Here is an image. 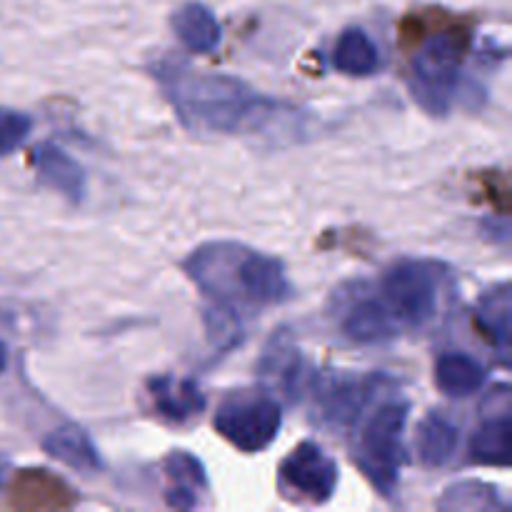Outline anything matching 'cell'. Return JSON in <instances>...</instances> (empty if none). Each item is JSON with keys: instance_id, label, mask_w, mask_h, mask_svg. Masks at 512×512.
<instances>
[{"instance_id": "cell-3", "label": "cell", "mask_w": 512, "mask_h": 512, "mask_svg": "<svg viewBox=\"0 0 512 512\" xmlns=\"http://www.w3.org/2000/svg\"><path fill=\"white\" fill-rule=\"evenodd\" d=\"M410 400L403 395L383 400L363 420L355 438V463L383 498H393L405 465V430Z\"/></svg>"}, {"instance_id": "cell-17", "label": "cell", "mask_w": 512, "mask_h": 512, "mask_svg": "<svg viewBox=\"0 0 512 512\" xmlns=\"http://www.w3.org/2000/svg\"><path fill=\"white\" fill-rule=\"evenodd\" d=\"M333 68L353 78H368L380 70V50L363 28H345L333 45Z\"/></svg>"}, {"instance_id": "cell-8", "label": "cell", "mask_w": 512, "mask_h": 512, "mask_svg": "<svg viewBox=\"0 0 512 512\" xmlns=\"http://www.w3.org/2000/svg\"><path fill=\"white\" fill-rule=\"evenodd\" d=\"M30 165H33L38 183L58 193L65 203L80 205L88 198V173L60 145L38 143L30 153Z\"/></svg>"}, {"instance_id": "cell-18", "label": "cell", "mask_w": 512, "mask_h": 512, "mask_svg": "<svg viewBox=\"0 0 512 512\" xmlns=\"http://www.w3.org/2000/svg\"><path fill=\"white\" fill-rule=\"evenodd\" d=\"M510 413L508 408L500 415L485 420L470 438V460L490 468H508L510 465Z\"/></svg>"}, {"instance_id": "cell-22", "label": "cell", "mask_w": 512, "mask_h": 512, "mask_svg": "<svg viewBox=\"0 0 512 512\" xmlns=\"http://www.w3.org/2000/svg\"><path fill=\"white\" fill-rule=\"evenodd\" d=\"M30 130H33V118L28 113L0 105V158L15 153L28 140Z\"/></svg>"}, {"instance_id": "cell-2", "label": "cell", "mask_w": 512, "mask_h": 512, "mask_svg": "<svg viewBox=\"0 0 512 512\" xmlns=\"http://www.w3.org/2000/svg\"><path fill=\"white\" fill-rule=\"evenodd\" d=\"M183 270L213 308L260 313L293 298L283 260L235 240H208L183 260Z\"/></svg>"}, {"instance_id": "cell-9", "label": "cell", "mask_w": 512, "mask_h": 512, "mask_svg": "<svg viewBox=\"0 0 512 512\" xmlns=\"http://www.w3.org/2000/svg\"><path fill=\"white\" fill-rule=\"evenodd\" d=\"M380 378H328L318 385L320 418L333 428L353 425L378 390Z\"/></svg>"}, {"instance_id": "cell-16", "label": "cell", "mask_w": 512, "mask_h": 512, "mask_svg": "<svg viewBox=\"0 0 512 512\" xmlns=\"http://www.w3.org/2000/svg\"><path fill=\"white\" fill-rule=\"evenodd\" d=\"M488 383V370L478 358L445 353L435 360V385L448 398H470Z\"/></svg>"}, {"instance_id": "cell-10", "label": "cell", "mask_w": 512, "mask_h": 512, "mask_svg": "<svg viewBox=\"0 0 512 512\" xmlns=\"http://www.w3.org/2000/svg\"><path fill=\"white\" fill-rule=\"evenodd\" d=\"M258 373L260 378L268 380L270 388L283 390L288 400H298L303 395L308 373H305L303 355H300L298 345L290 338L288 330H280L268 340Z\"/></svg>"}, {"instance_id": "cell-14", "label": "cell", "mask_w": 512, "mask_h": 512, "mask_svg": "<svg viewBox=\"0 0 512 512\" xmlns=\"http://www.w3.org/2000/svg\"><path fill=\"white\" fill-rule=\"evenodd\" d=\"M170 28L175 38L190 50V53H213L223 43V28L215 18L213 8L200 0H188L170 15Z\"/></svg>"}, {"instance_id": "cell-15", "label": "cell", "mask_w": 512, "mask_h": 512, "mask_svg": "<svg viewBox=\"0 0 512 512\" xmlns=\"http://www.w3.org/2000/svg\"><path fill=\"white\" fill-rule=\"evenodd\" d=\"M460 430L450 418L430 413L415 433V458L428 470L445 468L458 453Z\"/></svg>"}, {"instance_id": "cell-4", "label": "cell", "mask_w": 512, "mask_h": 512, "mask_svg": "<svg viewBox=\"0 0 512 512\" xmlns=\"http://www.w3.org/2000/svg\"><path fill=\"white\" fill-rule=\"evenodd\" d=\"M448 275V268L433 260H395L380 280V298L400 328H425L438 315Z\"/></svg>"}, {"instance_id": "cell-5", "label": "cell", "mask_w": 512, "mask_h": 512, "mask_svg": "<svg viewBox=\"0 0 512 512\" xmlns=\"http://www.w3.org/2000/svg\"><path fill=\"white\" fill-rule=\"evenodd\" d=\"M465 35L443 30L413 58V95L430 115H445L463 83Z\"/></svg>"}, {"instance_id": "cell-7", "label": "cell", "mask_w": 512, "mask_h": 512, "mask_svg": "<svg viewBox=\"0 0 512 512\" xmlns=\"http://www.w3.org/2000/svg\"><path fill=\"white\" fill-rule=\"evenodd\" d=\"M338 463L318 443L303 440L283 458L278 468V488L295 503L325 505L338 490Z\"/></svg>"}, {"instance_id": "cell-23", "label": "cell", "mask_w": 512, "mask_h": 512, "mask_svg": "<svg viewBox=\"0 0 512 512\" xmlns=\"http://www.w3.org/2000/svg\"><path fill=\"white\" fill-rule=\"evenodd\" d=\"M5 368H8V345L0 340V378H3Z\"/></svg>"}, {"instance_id": "cell-6", "label": "cell", "mask_w": 512, "mask_h": 512, "mask_svg": "<svg viewBox=\"0 0 512 512\" xmlns=\"http://www.w3.org/2000/svg\"><path fill=\"white\" fill-rule=\"evenodd\" d=\"M215 430L225 443L240 453H263L278 440L283 428V408L268 393H233L220 403L213 418Z\"/></svg>"}, {"instance_id": "cell-1", "label": "cell", "mask_w": 512, "mask_h": 512, "mask_svg": "<svg viewBox=\"0 0 512 512\" xmlns=\"http://www.w3.org/2000/svg\"><path fill=\"white\" fill-rule=\"evenodd\" d=\"M150 75L158 80L180 123L193 133H260L295 113L280 100L245 83L243 78L205 73L180 60L153 63Z\"/></svg>"}, {"instance_id": "cell-20", "label": "cell", "mask_w": 512, "mask_h": 512, "mask_svg": "<svg viewBox=\"0 0 512 512\" xmlns=\"http://www.w3.org/2000/svg\"><path fill=\"white\" fill-rule=\"evenodd\" d=\"M440 510H505L508 500L500 498L498 488L480 480H460L443 493Z\"/></svg>"}, {"instance_id": "cell-21", "label": "cell", "mask_w": 512, "mask_h": 512, "mask_svg": "<svg viewBox=\"0 0 512 512\" xmlns=\"http://www.w3.org/2000/svg\"><path fill=\"white\" fill-rule=\"evenodd\" d=\"M165 473H168L170 480H175V488H185L195 495H200V490L210 488L205 465L195 455L185 453V450H175L165 458Z\"/></svg>"}, {"instance_id": "cell-13", "label": "cell", "mask_w": 512, "mask_h": 512, "mask_svg": "<svg viewBox=\"0 0 512 512\" xmlns=\"http://www.w3.org/2000/svg\"><path fill=\"white\" fill-rule=\"evenodd\" d=\"M43 453L58 460L65 468L78 470V473H100L105 468L103 455L95 448L88 430L73 423L50 430L43 438Z\"/></svg>"}, {"instance_id": "cell-12", "label": "cell", "mask_w": 512, "mask_h": 512, "mask_svg": "<svg viewBox=\"0 0 512 512\" xmlns=\"http://www.w3.org/2000/svg\"><path fill=\"white\" fill-rule=\"evenodd\" d=\"M340 328L358 345H383L398 335L400 325L383 298H358L343 313Z\"/></svg>"}, {"instance_id": "cell-11", "label": "cell", "mask_w": 512, "mask_h": 512, "mask_svg": "<svg viewBox=\"0 0 512 512\" xmlns=\"http://www.w3.org/2000/svg\"><path fill=\"white\" fill-rule=\"evenodd\" d=\"M148 398L153 413L173 425L190 423L205 410V395L190 378L180 380L175 375H155L148 380Z\"/></svg>"}, {"instance_id": "cell-19", "label": "cell", "mask_w": 512, "mask_h": 512, "mask_svg": "<svg viewBox=\"0 0 512 512\" xmlns=\"http://www.w3.org/2000/svg\"><path fill=\"white\" fill-rule=\"evenodd\" d=\"M478 328L488 335L490 345L500 350V355H508L510 350V323H512V303L510 285L503 283L500 288L490 290L478 305Z\"/></svg>"}]
</instances>
